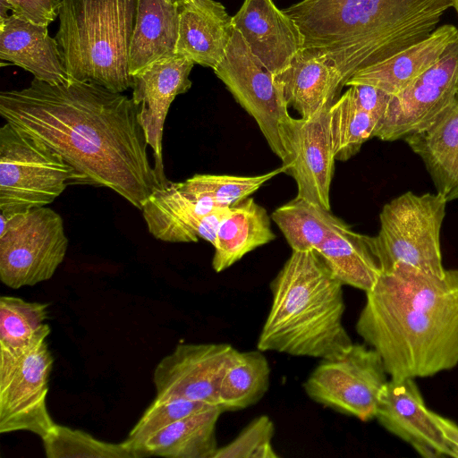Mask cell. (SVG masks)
Listing matches in <instances>:
<instances>
[{"label":"cell","mask_w":458,"mask_h":458,"mask_svg":"<svg viewBox=\"0 0 458 458\" xmlns=\"http://www.w3.org/2000/svg\"><path fill=\"white\" fill-rule=\"evenodd\" d=\"M2 118L58 153L74 171L72 185L106 187L141 210L165 185L148 155L131 98L98 84L33 79L0 92Z\"/></svg>","instance_id":"cell-1"},{"label":"cell","mask_w":458,"mask_h":458,"mask_svg":"<svg viewBox=\"0 0 458 458\" xmlns=\"http://www.w3.org/2000/svg\"><path fill=\"white\" fill-rule=\"evenodd\" d=\"M356 332L390 378L428 377L458 365V268L444 276L397 264L366 293Z\"/></svg>","instance_id":"cell-2"},{"label":"cell","mask_w":458,"mask_h":458,"mask_svg":"<svg viewBox=\"0 0 458 458\" xmlns=\"http://www.w3.org/2000/svg\"><path fill=\"white\" fill-rule=\"evenodd\" d=\"M450 7L449 0H301L283 11L300 30L301 50L335 67L345 86L427 38Z\"/></svg>","instance_id":"cell-3"},{"label":"cell","mask_w":458,"mask_h":458,"mask_svg":"<svg viewBox=\"0 0 458 458\" xmlns=\"http://www.w3.org/2000/svg\"><path fill=\"white\" fill-rule=\"evenodd\" d=\"M343 286L316 250H292L270 284L257 348L322 360L344 354L353 343L343 324Z\"/></svg>","instance_id":"cell-4"},{"label":"cell","mask_w":458,"mask_h":458,"mask_svg":"<svg viewBox=\"0 0 458 458\" xmlns=\"http://www.w3.org/2000/svg\"><path fill=\"white\" fill-rule=\"evenodd\" d=\"M137 0H61L55 34L70 79L113 92L132 89L129 48Z\"/></svg>","instance_id":"cell-5"},{"label":"cell","mask_w":458,"mask_h":458,"mask_svg":"<svg viewBox=\"0 0 458 458\" xmlns=\"http://www.w3.org/2000/svg\"><path fill=\"white\" fill-rule=\"evenodd\" d=\"M447 202L438 192L406 191L383 206L380 228L374 236L381 273L404 264L444 276L446 269L442 262L440 232Z\"/></svg>","instance_id":"cell-6"},{"label":"cell","mask_w":458,"mask_h":458,"mask_svg":"<svg viewBox=\"0 0 458 458\" xmlns=\"http://www.w3.org/2000/svg\"><path fill=\"white\" fill-rule=\"evenodd\" d=\"M73 168L54 149L10 123L0 128V211L51 204L72 185Z\"/></svg>","instance_id":"cell-7"},{"label":"cell","mask_w":458,"mask_h":458,"mask_svg":"<svg viewBox=\"0 0 458 458\" xmlns=\"http://www.w3.org/2000/svg\"><path fill=\"white\" fill-rule=\"evenodd\" d=\"M0 279L12 288L49 280L64 262L68 238L59 213L45 206L1 213Z\"/></svg>","instance_id":"cell-8"},{"label":"cell","mask_w":458,"mask_h":458,"mask_svg":"<svg viewBox=\"0 0 458 458\" xmlns=\"http://www.w3.org/2000/svg\"><path fill=\"white\" fill-rule=\"evenodd\" d=\"M54 357L42 341L0 347V433L30 431L43 437L55 424L47 406Z\"/></svg>","instance_id":"cell-9"},{"label":"cell","mask_w":458,"mask_h":458,"mask_svg":"<svg viewBox=\"0 0 458 458\" xmlns=\"http://www.w3.org/2000/svg\"><path fill=\"white\" fill-rule=\"evenodd\" d=\"M388 379L378 352L353 343L344 354L322 360L304 390L314 402L366 422L375 419L379 394Z\"/></svg>","instance_id":"cell-10"},{"label":"cell","mask_w":458,"mask_h":458,"mask_svg":"<svg viewBox=\"0 0 458 458\" xmlns=\"http://www.w3.org/2000/svg\"><path fill=\"white\" fill-rule=\"evenodd\" d=\"M214 72L256 121L270 149L284 163L279 125L290 115L288 104L275 75L251 53L236 29Z\"/></svg>","instance_id":"cell-11"},{"label":"cell","mask_w":458,"mask_h":458,"mask_svg":"<svg viewBox=\"0 0 458 458\" xmlns=\"http://www.w3.org/2000/svg\"><path fill=\"white\" fill-rule=\"evenodd\" d=\"M457 92L458 38L431 67L391 96L373 138L395 141L425 130L453 103Z\"/></svg>","instance_id":"cell-12"},{"label":"cell","mask_w":458,"mask_h":458,"mask_svg":"<svg viewBox=\"0 0 458 458\" xmlns=\"http://www.w3.org/2000/svg\"><path fill=\"white\" fill-rule=\"evenodd\" d=\"M328 109L309 118L291 115L279 125L285 153L284 165L297 184V197L330 208V186L335 154L329 130Z\"/></svg>","instance_id":"cell-13"},{"label":"cell","mask_w":458,"mask_h":458,"mask_svg":"<svg viewBox=\"0 0 458 458\" xmlns=\"http://www.w3.org/2000/svg\"><path fill=\"white\" fill-rule=\"evenodd\" d=\"M236 351L229 344H178L154 369L156 397L219 406L220 384Z\"/></svg>","instance_id":"cell-14"},{"label":"cell","mask_w":458,"mask_h":458,"mask_svg":"<svg viewBox=\"0 0 458 458\" xmlns=\"http://www.w3.org/2000/svg\"><path fill=\"white\" fill-rule=\"evenodd\" d=\"M194 63L174 55L157 61L133 75L131 99L138 109V120L147 143L153 151L154 168L164 185L170 181L163 162V131L165 118L174 98L191 87L190 73Z\"/></svg>","instance_id":"cell-15"},{"label":"cell","mask_w":458,"mask_h":458,"mask_svg":"<svg viewBox=\"0 0 458 458\" xmlns=\"http://www.w3.org/2000/svg\"><path fill=\"white\" fill-rule=\"evenodd\" d=\"M229 208L199 200L184 191L179 182L170 181L147 199L140 211L148 231L157 240L185 243L202 239L214 246L218 225Z\"/></svg>","instance_id":"cell-16"},{"label":"cell","mask_w":458,"mask_h":458,"mask_svg":"<svg viewBox=\"0 0 458 458\" xmlns=\"http://www.w3.org/2000/svg\"><path fill=\"white\" fill-rule=\"evenodd\" d=\"M414 378H390L383 386L375 419L424 458L449 456V449Z\"/></svg>","instance_id":"cell-17"},{"label":"cell","mask_w":458,"mask_h":458,"mask_svg":"<svg viewBox=\"0 0 458 458\" xmlns=\"http://www.w3.org/2000/svg\"><path fill=\"white\" fill-rule=\"evenodd\" d=\"M233 24L251 53L276 75L302 49L294 21L273 0H244Z\"/></svg>","instance_id":"cell-18"},{"label":"cell","mask_w":458,"mask_h":458,"mask_svg":"<svg viewBox=\"0 0 458 458\" xmlns=\"http://www.w3.org/2000/svg\"><path fill=\"white\" fill-rule=\"evenodd\" d=\"M0 58L2 64L21 67L38 81L57 84L71 80L47 26L12 13L0 19Z\"/></svg>","instance_id":"cell-19"},{"label":"cell","mask_w":458,"mask_h":458,"mask_svg":"<svg viewBox=\"0 0 458 458\" xmlns=\"http://www.w3.org/2000/svg\"><path fill=\"white\" fill-rule=\"evenodd\" d=\"M233 18L214 0L179 4L176 55L213 70L223 59L233 31Z\"/></svg>","instance_id":"cell-20"},{"label":"cell","mask_w":458,"mask_h":458,"mask_svg":"<svg viewBox=\"0 0 458 458\" xmlns=\"http://www.w3.org/2000/svg\"><path fill=\"white\" fill-rule=\"evenodd\" d=\"M457 38L458 28L454 25L437 27L421 41L360 70L346 81L345 86L367 84L395 95L431 67Z\"/></svg>","instance_id":"cell-21"},{"label":"cell","mask_w":458,"mask_h":458,"mask_svg":"<svg viewBox=\"0 0 458 458\" xmlns=\"http://www.w3.org/2000/svg\"><path fill=\"white\" fill-rule=\"evenodd\" d=\"M423 162L437 192L458 199V92L425 130L403 140Z\"/></svg>","instance_id":"cell-22"},{"label":"cell","mask_w":458,"mask_h":458,"mask_svg":"<svg viewBox=\"0 0 458 458\" xmlns=\"http://www.w3.org/2000/svg\"><path fill=\"white\" fill-rule=\"evenodd\" d=\"M275 78L288 106L304 119L329 108L344 87L343 78L335 67L302 50Z\"/></svg>","instance_id":"cell-23"},{"label":"cell","mask_w":458,"mask_h":458,"mask_svg":"<svg viewBox=\"0 0 458 458\" xmlns=\"http://www.w3.org/2000/svg\"><path fill=\"white\" fill-rule=\"evenodd\" d=\"M178 33L179 4L169 0H137L129 48L131 75L176 55Z\"/></svg>","instance_id":"cell-24"},{"label":"cell","mask_w":458,"mask_h":458,"mask_svg":"<svg viewBox=\"0 0 458 458\" xmlns=\"http://www.w3.org/2000/svg\"><path fill=\"white\" fill-rule=\"evenodd\" d=\"M266 208L248 197L231 206L220 222L213 246V269L219 273L246 254L276 239Z\"/></svg>","instance_id":"cell-25"},{"label":"cell","mask_w":458,"mask_h":458,"mask_svg":"<svg viewBox=\"0 0 458 458\" xmlns=\"http://www.w3.org/2000/svg\"><path fill=\"white\" fill-rule=\"evenodd\" d=\"M316 251L343 285L367 293L381 275L374 236L356 233L350 225L328 236Z\"/></svg>","instance_id":"cell-26"},{"label":"cell","mask_w":458,"mask_h":458,"mask_svg":"<svg viewBox=\"0 0 458 458\" xmlns=\"http://www.w3.org/2000/svg\"><path fill=\"white\" fill-rule=\"evenodd\" d=\"M222 412L215 406L174 421L145 441L143 456L213 458L218 448L216 428Z\"/></svg>","instance_id":"cell-27"},{"label":"cell","mask_w":458,"mask_h":458,"mask_svg":"<svg viewBox=\"0 0 458 458\" xmlns=\"http://www.w3.org/2000/svg\"><path fill=\"white\" fill-rule=\"evenodd\" d=\"M292 250H317L335 232L349 226L331 210L303 198L280 206L271 214Z\"/></svg>","instance_id":"cell-28"},{"label":"cell","mask_w":458,"mask_h":458,"mask_svg":"<svg viewBox=\"0 0 458 458\" xmlns=\"http://www.w3.org/2000/svg\"><path fill=\"white\" fill-rule=\"evenodd\" d=\"M270 366L260 350L236 351L222 378L218 404L224 411L257 403L267 392Z\"/></svg>","instance_id":"cell-29"},{"label":"cell","mask_w":458,"mask_h":458,"mask_svg":"<svg viewBox=\"0 0 458 458\" xmlns=\"http://www.w3.org/2000/svg\"><path fill=\"white\" fill-rule=\"evenodd\" d=\"M48 304L13 296L0 298V347L21 349L45 341L51 333Z\"/></svg>","instance_id":"cell-30"},{"label":"cell","mask_w":458,"mask_h":458,"mask_svg":"<svg viewBox=\"0 0 458 458\" xmlns=\"http://www.w3.org/2000/svg\"><path fill=\"white\" fill-rule=\"evenodd\" d=\"M335 160L347 161L373 138L378 120L357 106L348 89L328 109Z\"/></svg>","instance_id":"cell-31"},{"label":"cell","mask_w":458,"mask_h":458,"mask_svg":"<svg viewBox=\"0 0 458 458\" xmlns=\"http://www.w3.org/2000/svg\"><path fill=\"white\" fill-rule=\"evenodd\" d=\"M287 167L282 165L258 175L196 174L179 182L181 187L194 198L210 205L229 208L256 192L264 183Z\"/></svg>","instance_id":"cell-32"},{"label":"cell","mask_w":458,"mask_h":458,"mask_svg":"<svg viewBox=\"0 0 458 458\" xmlns=\"http://www.w3.org/2000/svg\"><path fill=\"white\" fill-rule=\"evenodd\" d=\"M41 440L47 458H141L126 440L109 443L86 431L57 423Z\"/></svg>","instance_id":"cell-33"},{"label":"cell","mask_w":458,"mask_h":458,"mask_svg":"<svg viewBox=\"0 0 458 458\" xmlns=\"http://www.w3.org/2000/svg\"><path fill=\"white\" fill-rule=\"evenodd\" d=\"M215 405L181 398L156 397L131 429L126 441L140 454L145 441L174 421Z\"/></svg>","instance_id":"cell-34"},{"label":"cell","mask_w":458,"mask_h":458,"mask_svg":"<svg viewBox=\"0 0 458 458\" xmlns=\"http://www.w3.org/2000/svg\"><path fill=\"white\" fill-rule=\"evenodd\" d=\"M275 425L267 415L253 419L231 442L218 447L213 458H278L272 445Z\"/></svg>","instance_id":"cell-35"},{"label":"cell","mask_w":458,"mask_h":458,"mask_svg":"<svg viewBox=\"0 0 458 458\" xmlns=\"http://www.w3.org/2000/svg\"><path fill=\"white\" fill-rule=\"evenodd\" d=\"M61 0H0V19L7 12L32 23L48 26L59 15Z\"/></svg>","instance_id":"cell-36"},{"label":"cell","mask_w":458,"mask_h":458,"mask_svg":"<svg viewBox=\"0 0 458 458\" xmlns=\"http://www.w3.org/2000/svg\"><path fill=\"white\" fill-rule=\"evenodd\" d=\"M348 91L357 106L376 117L378 122L383 117L392 96L377 87L367 84L349 86Z\"/></svg>","instance_id":"cell-37"},{"label":"cell","mask_w":458,"mask_h":458,"mask_svg":"<svg viewBox=\"0 0 458 458\" xmlns=\"http://www.w3.org/2000/svg\"><path fill=\"white\" fill-rule=\"evenodd\" d=\"M429 415L438 428L449 449V456L458 458V424L432 410H429Z\"/></svg>","instance_id":"cell-38"},{"label":"cell","mask_w":458,"mask_h":458,"mask_svg":"<svg viewBox=\"0 0 458 458\" xmlns=\"http://www.w3.org/2000/svg\"><path fill=\"white\" fill-rule=\"evenodd\" d=\"M452 4V7L454 8L457 15H458V0H449Z\"/></svg>","instance_id":"cell-39"},{"label":"cell","mask_w":458,"mask_h":458,"mask_svg":"<svg viewBox=\"0 0 458 458\" xmlns=\"http://www.w3.org/2000/svg\"><path fill=\"white\" fill-rule=\"evenodd\" d=\"M169 1L172 3L177 4H181L188 0H169Z\"/></svg>","instance_id":"cell-40"}]
</instances>
